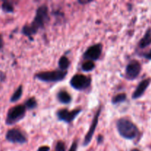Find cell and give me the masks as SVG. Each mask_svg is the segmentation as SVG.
Returning <instances> with one entry per match:
<instances>
[{"label": "cell", "instance_id": "6da1fadb", "mask_svg": "<svg viewBox=\"0 0 151 151\" xmlns=\"http://www.w3.org/2000/svg\"><path fill=\"white\" fill-rule=\"evenodd\" d=\"M50 20L48 7L46 5L39 7L37 10L34 20L30 25H25L22 29V33L30 38L32 35L37 33L40 28H43Z\"/></svg>", "mask_w": 151, "mask_h": 151}, {"label": "cell", "instance_id": "7a4b0ae2", "mask_svg": "<svg viewBox=\"0 0 151 151\" xmlns=\"http://www.w3.org/2000/svg\"><path fill=\"white\" fill-rule=\"evenodd\" d=\"M118 133L125 139H134L137 137L139 130L136 125L126 118H121L116 122Z\"/></svg>", "mask_w": 151, "mask_h": 151}, {"label": "cell", "instance_id": "3957f363", "mask_svg": "<svg viewBox=\"0 0 151 151\" xmlns=\"http://www.w3.org/2000/svg\"><path fill=\"white\" fill-rule=\"evenodd\" d=\"M67 72L66 71L55 70L51 72H42L36 74L35 78L39 81L47 83H54L61 81L66 78Z\"/></svg>", "mask_w": 151, "mask_h": 151}, {"label": "cell", "instance_id": "277c9868", "mask_svg": "<svg viewBox=\"0 0 151 151\" xmlns=\"http://www.w3.org/2000/svg\"><path fill=\"white\" fill-rule=\"evenodd\" d=\"M26 110L27 109L23 105H18L11 108L7 112L5 120L6 124L8 125H12L22 120L25 116Z\"/></svg>", "mask_w": 151, "mask_h": 151}, {"label": "cell", "instance_id": "5b68a950", "mask_svg": "<svg viewBox=\"0 0 151 151\" xmlns=\"http://www.w3.org/2000/svg\"><path fill=\"white\" fill-rule=\"evenodd\" d=\"M91 83V78L83 75H75L70 81V85L75 90L82 91L90 86Z\"/></svg>", "mask_w": 151, "mask_h": 151}, {"label": "cell", "instance_id": "8992f818", "mask_svg": "<svg viewBox=\"0 0 151 151\" xmlns=\"http://www.w3.org/2000/svg\"><path fill=\"white\" fill-rule=\"evenodd\" d=\"M142 66L139 61L133 60L127 65L125 69V78L129 81L136 79L141 72Z\"/></svg>", "mask_w": 151, "mask_h": 151}, {"label": "cell", "instance_id": "52a82bcc", "mask_svg": "<svg viewBox=\"0 0 151 151\" xmlns=\"http://www.w3.org/2000/svg\"><path fill=\"white\" fill-rule=\"evenodd\" d=\"M82 111L81 109H75L73 111H68L67 109H60L57 111V116L58 120L63 121L66 123H70L75 120V118Z\"/></svg>", "mask_w": 151, "mask_h": 151}, {"label": "cell", "instance_id": "ba28073f", "mask_svg": "<svg viewBox=\"0 0 151 151\" xmlns=\"http://www.w3.org/2000/svg\"><path fill=\"white\" fill-rule=\"evenodd\" d=\"M103 52V44H96L88 47L83 54V58L87 60H97L100 58Z\"/></svg>", "mask_w": 151, "mask_h": 151}, {"label": "cell", "instance_id": "9c48e42d", "mask_svg": "<svg viewBox=\"0 0 151 151\" xmlns=\"http://www.w3.org/2000/svg\"><path fill=\"white\" fill-rule=\"evenodd\" d=\"M6 139L12 143L24 144L27 142V138L24 134L19 129L13 128L9 130L6 134Z\"/></svg>", "mask_w": 151, "mask_h": 151}, {"label": "cell", "instance_id": "30bf717a", "mask_svg": "<svg viewBox=\"0 0 151 151\" xmlns=\"http://www.w3.org/2000/svg\"><path fill=\"white\" fill-rule=\"evenodd\" d=\"M101 111H102V108L100 107L98 110H97V111L96 112L94 118H93L92 122H91V126H90L89 128V130H88V131L87 132L86 135L85 137V139H84V142H83L84 146L88 145L90 143V142L91 141V139H92L93 136H94V132H95V130L96 128H97V124H98L99 118H100V114H101Z\"/></svg>", "mask_w": 151, "mask_h": 151}, {"label": "cell", "instance_id": "8fae6325", "mask_svg": "<svg viewBox=\"0 0 151 151\" xmlns=\"http://www.w3.org/2000/svg\"><path fill=\"white\" fill-rule=\"evenodd\" d=\"M150 81L149 79L144 80V81H142L138 85V86L137 87L136 90L134 91V92L132 94V98L134 100L136 99L139 98L140 97L143 95V94L145 93V91H146V89L147 88V87L150 85Z\"/></svg>", "mask_w": 151, "mask_h": 151}, {"label": "cell", "instance_id": "7c38bea8", "mask_svg": "<svg viewBox=\"0 0 151 151\" xmlns=\"http://www.w3.org/2000/svg\"><path fill=\"white\" fill-rule=\"evenodd\" d=\"M151 44V29L149 28L147 31H146L145 34L139 41V48H145L147 46H149Z\"/></svg>", "mask_w": 151, "mask_h": 151}, {"label": "cell", "instance_id": "4fadbf2b", "mask_svg": "<svg viewBox=\"0 0 151 151\" xmlns=\"http://www.w3.org/2000/svg\"><path fill=\"white\" fill-rule=\"evenodd\" d=\"M57 97L59 102L63 103V104H69L72 101V97H71L70 94L67 91H63V90L58 93Z\"/></svg>", "mask_w": 151, "mask_h": 151}, {"label": "cell", "instance_id": "5bb4252c", "mask_svg": "<svg viewBox=\"0 0 151 151\" xmlns=\"http://www.w3.org/2000/svg\"><path fill=\"white\" fill-rule=\"evenodd\" d=\"M58 65L60 70L66 72V70H67L69 69V66H70V61H69L68 58H66V56H62L60 58V60H59Z\"/></svg>", "mask_w": 151, "mask_h": 151}, {"label": "cell", "instance_id": "9a60e30c", "mask_svg": "<svg viewBox=\"0 0 151 151\" xmlns=\"http://www.w3.org/2000/svg\"><path fill=\"white\" fill-rule=\"evenodd\" d=\"M22 93H23V88H22V86H19L17 88V89L15 91L12 97H10V102L14 103V102L18 101L19 99L22 97Z\"/></svg>", "mask_w": 151, "mask_h": 151}, {"label": "cell", "instance_id": "2e32d148", "mask_svg": "<svg viewBox=\"0 0 151 151\" xmlns=\"http://www.w3.org/2000/svg\"><path fill=\"white\" fill-rule=\"evenodd\" d=\"M127 99V96L126 94H124V93H122V94H119L115 95L114 97L112 98L111 102L114 105L116 104H119V103H123Z\"/></svg>", "mask_w": 151, "mask_h": 151}, {"label": "cell", "instance_id": "e0dca14e", "mask_svg": "<svg viewBox=\"0 0 151 151\" xmlns=\"http://www.w3.org/2000/svg\"><path fill=\"white\" fill-rule=\"evenodd\" d=\"M37 106H38V103H37L35 98H34V97L29 98L24 103L25 108L28 109V110H32V109H35Z\"/></svg>", "mask_w": 151, "mask_h": 151}, {"label": "cell", "instance_id": "ac0fdd59", "mask_svg": "<svg viewBox=\"0 0 151 151\" xmlns=\"http://www.w3.org/2000/svg\"><path fill=\"white\" fill-rule=\"evenodd\" d=\"M1 9L5 13H13L14 10V7H13L12 3L8 1H3L2 4H1Z\"/></svg>", "mask_w": 151, "mask_h": 151}, {"label": "cell", "instance_id": "d6986e66", "mask_svg": "<svg viewBox=\"0 0 151 151\" xmlns=\"http://www.w3.org/2000/svg\"><path fill=\"white\" fill-rule=\"evenodd\" d=\"M94 68H95V64L94 62L91 61V60H87L82 65V69L84 72H90V71L93 70Z\"/></svg>", "mask_w": 151, "mask_h": 151}, {"label": "cell", "instance_id": "ffe728a7", "mask_svg": "<svg viewBox=\"0 0 151 151\" xmlns=\"http://www.w3.org/2000/svg\"><path fill=\"white\" fill-rule=\"evenodd\" d=\"M55 149L57 151H65L66 150V145H65L64 142L61 141L58 142L56 144Z\"/></svg>", "mask_w": 151, "mask_h": 151}, {"label": "cell", "instance_id": "44dd1931", "mask_svg": "<svg viewBox=\"0 0 151 151\" xmlns=\"http://www.w3.org/2000/svg\"><path fill=\"white\" fill-rule=\"evenodd\" d=\"M77 149H78V142L75 141L72 143V146H71L69 151H77Z\"/></svg>", "mask_w": 151, "mask_h": 151}, {"label": "cell", "instance_id": "7402d4cb", "mask_svg": "<svg viewBox=\"0 0 151 151\" xmlns=\"http://www.w3.org/2000/svg\"><path fill=\"white\" fill-rule=\"evenodd\" d=\"M50 150V147L48 146H42L38 148V151H49Z\"/></svg>", "mask_w": 151, "mask_h": 151}, {"label": "cell", "instance_id": "603a6c76", "mask_svg": "<svg viewBox=\"0 0 151 151\" xmlns=\"http://www.w3.org/2000/svg\"><path fill=\"white\" fill-rule=\"evenodd\" d=\"M3 46H4V42H3L2 37H1V35H0V50H1V49L2 48Z\"/></svg>", "mask_w": 151, "mask_h": 151}, {"label": "cell", "instance_id": "cb8c5ba5", "mask_svg": "<svg viewBox=\"0 0 151 151\" xmlns=\"http://www.w3.org/2000/svg\"><path fill=\"white\" fill-rule=\"evenodd\" d=\"M145 58L148 60H151V50L145 55Z\"/></svg>", "mask_w": 151, "mask_h": 151}, {"label": "cell", "instance_id": "d4e9b609", "mask_svg": "<svg viewBox=\"0 0 151 151\" xmlns=\"http://www.w3.org/2000/svg\"><path fill=\"white\" fill-rule=\"evenodd\" d=\"M91 1H78V2L81 3V4H87V3H89V2H91Z\"/></svg>", "mask_w": 151, "mask_h": 151}, {"label": "cell", "instance_id": "484cf974", "mask_svg": "<svg viewBox=\"0 0 151 151\" xmlns=\"http://www.w3.org/2000/svg\"><path fill=\"white\" fill-rule=\"evenodd\" d=\"M103 137L102 136H100V137H98V142H102V141H103Z\"/></svg>", "mask_w": 151, "mask_h": 151}, {"label": "cell", "instance_id": "4316f807", "mask_svg": "<svg viewBox=\"0 0 151 151\" xmlns=\"http://www.w3.org/2000/svg\"><path fill=\"white\" fill-rule=\"evenodd\" d=\"M131 151H140V150H139L138 149H134V150H132Z\"/></svg>", "mask_w": 151, "mask_h": 151}]
</instances>
